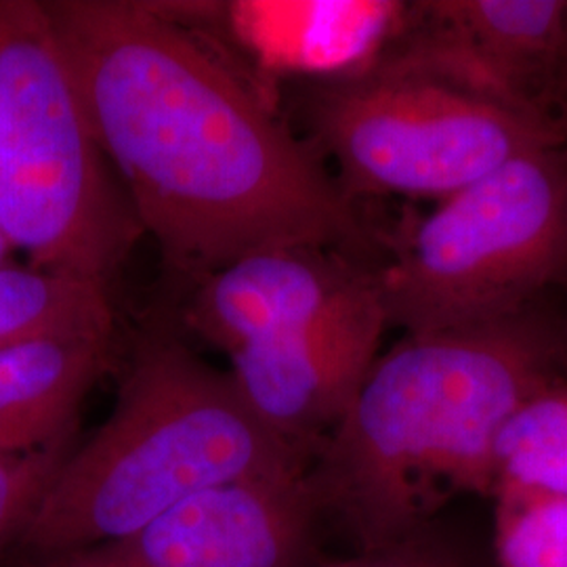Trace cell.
I'll return each mask as SVG.
<instances>
[{
  "label": "cell",
  "mask_w": 567,
  "mask_h": 567,
  "mask_svg": "<svg viewBox=\"0 0 567 567\" xmlns=\"http://www.w3.org/2000/svg\"><path fill=\"white\" fill-rule=\"evenodd\" d=\"M93 133L164 264L200 282L250 252L362 259L368 231L322 154L175 21L44 0Z\"/></svg>",
  "instance_id": "6da1fadb"
},
{
  "label": "cell",
  "mask_w": 567,
  "mask_h": 567,
  "mask_svg": "<svg viewBox=\"0 0 567 567\" xmlns=\"http://www.w3.org/2000/svg\"><path fill=\"white\" fill-rule=\"evenodd\" d=\"M566 372L567 316L540 301L487 324L404 334L307 468L318 513L370 550L416 538L461 494L494 496L501 429Z\"/></svg>",
  "instance_id": "7a4b0ae2"
},
{
  "label": "cell",
  "mask_w": 567,
  "mask_h": 567,
  "mask_svg": "<svg viewBox=\"0 0 567 567\" xmlns=\"http://www.w3.org/2000/svg\"><path fill=\"white\" fill-rule=\"evenodd\" d=\"M307 468L229 372L152 337L126 365L110 416L70 452L16 548L44 557L100 545L208 489Z\"/></svg>",
  "instance_id": "3957f363"
},
{
  "label": "cell",
  "mask_w": 567,
  "mask_h": 567,
  "mask_svg": "<svg viewBox=\"0 0 567 567\" xmlns=\"http://www.w3.org/2000/svg\"><path fill=\"white\" fill-rule=\"evenodd\" d=\"M0 229L32 267L107 286L143 236L44 0H0Z\"/></svg>",
  "instance_id": "277c9868"
},
{
  "label": "cell",
  "mask_w": 567,
  "mask_h": 567,
  "mask_svg": "<svg viewBox=\"0 0 567 567\" xmlns=\"http://www.w3.org/2000/svg\"><path fill=\"white\" fill-rule=\"evenodd\" d=\"M305 140L349 198H447L508 161L567 145V126L385 47L364 70L301 91Z\"/></svg>",
  "instance_id": "5b68a950"
},
{
  "label": "cell",
  "mask_w": 567,
  "mask_h": 567,
  "mask_svg": "<svg viewBox=\"0 0 567 567\" xmlns=\"http://www.w3.org/2000/svg\"><path fill=\"white\" fill-rule=\"evenodd\" d=\"M567 284V145L522 154L414 225L377 267L386 324L429 334L496 322Z\"/></svg>",
  "instance_id": "8992f818"
},
{
  "label": "cell",
  "mask_w": 567,
  "mask_h": 567,
  "mask_svg": "<svg viewBox=\"0 0 567 567\" xmlns=\"http://www.w3.org/2000/svg\"><path fill=\"white\" fill-rule=\"evenodd\" d=\"M318 508L305 473L215 487L131 534L21 567H305Z\"/></svg>",
  "instance_id": "52a82bcc"
},
{
  "label": "cell",
  "mask_w": 567,
  "mask_h": 567,
  "mask_svg": "<svg viewBox=\"0 0 567 567\" xmlns=\"http://www.w3.org/2000/svg\"><path fill=\"white\" fill-rule=\"evenodd\" d=\"M398 47L496 100L567 121V0H435L405 13Z\"/></svg>",
  "instance_id": "ba28073f"
},
{
  "label": "cell",
  "mask_w": 567,
  "mask_h": 567,
  "mask_svg": "<svg viewBox=\"0 0 567 567\" xmlns=\"http://www.w3.org/2000/svg\"><path fill=\"white\" fill-rule=\"evenodd\" d=\"M379 297L377 267L339 250L280 246L208 274L185 305V324L234 355L343 316Z\"/></svg>",
  "instance_id": "9c48e42d"
},
{
  "label": "cell",
  "mask_w": 567,
  "mask_h": 567,
  "mask_svg": "<svg viewBox=\"0 0 567 567\" xmlns=\"http://www.w3.org/2000/svg\"><path fill=\"white\" fill-rule=\"evenodd\" d=\"M386 326L374 297L324 324L229 355V374L257 419L311 465L379 358Z\"/></svg>",
  "instance_id": "30bf717a"
},
{
  "label": "cell",
  "mask_w": 567,
  "mask_h": 567,
  "mask_svg": "<svg viewBox=\"0 0 567 567\" xmlns=\"http://www.w3.org/2000/svg\"><path fill=\"white\" fill-rule=\"evenodd\" d=\"M112 337L63 332L0 349V458L74 435L82 400L112 362Z\"/></svg>",
  "instance_id": "8fae6325"
},
{
  "label": "cell",
  "mask_w": 567,
  "mask_h": 567,
  "mask_svg": "<svg viewBox=\"0 0 567 567\" xmlns=\"http://www.w3.org/2000/svg\"><path fill=\"white\" fill-rule=\"evenodd\" d=\"M63 332H114L107 284L32 265L0 267V349Z\"/></svg>",
  "instance_id": "7c38bea8"
},
{
  "label": "cell",
  "mask_w": 567,
  "mask_h": 567,
  "mask_svg": "<svg viewBox=\"0 0 567 567\" xmlns=\"http://www.w3.org/2000/svg\"><path fill=\"white\" fill-rule=\"evenodd\" d=\"M496 489L567 498V377L517 405L494 446Z\"/></svg>",
  "instance_id": "4fadbf2b"
},
{
  "label": "cell",
  "mask_w": 567,
  "mask_h": 567,
  "mask_svg": "<svg viewBox=\"0 0 567 567\" xmlns=\"http://www.w3.org/2000/svg\"><path fill=\"white\" fill-rule=\"evenodd\" d=\"M496 555L501 567H567V498L498 489Z\"/></svg>",
  "instance_id": "5bb4252c"
},
{
  "label": "cell",
  "mask_w": 567,
  "mask_h": 567,
  "mask_svg": "<svg viewBox=\"0 0 567 567\" xmlns=\"http://www.w3.org/2000/svg\"><path fill=\"white\" fill-rule=\"evenodd\" d=\"M72 450L74 435L32 454L0 458V555L18 547Z\"/></svg>",
  "instance_id": "9a60e30c"
},
{
  "label": "cell",
  "mask_w": 567,
  "mask_h": 567,
  "mask_svg": "<svg viewBox=\"0 0 567 567\" xmlns=\"http://www.w3.org/2000/svg\"><path fill=\"white\" fill-rule=\"evenodd\" d=\"M313 567V566H305ZM316 567H452L446 559L423 547L419 538L405 540L391 547L370 548L341 561H330Z\"/></svg>",
  "instance_id": "2e32d148"
},
{
  "label": "cell",
  "mask_w": 567,
  "mask_h": 567,
  "mask_svg": "<svg viewBox=\"0 0 567 567\" xmlns=\"http://www.w3.org/2000/svg\"><path fill=\"white\" fill-rule=\"evenodd\" d=\"M11 252H13V246H11V243L7 240V236H4V234H2V229H0V267L9 265Z\"/></svg>",
  "instance_id": "e0dca14e"
}]
</instances>
